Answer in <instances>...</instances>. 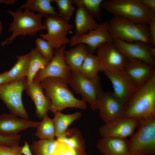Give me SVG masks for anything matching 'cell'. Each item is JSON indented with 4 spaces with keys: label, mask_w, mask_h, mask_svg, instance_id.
<instances>
[{
    "label": "cell",
    "mask_w": 155,
    "mask_h": 155,
    "mask_svg": "<svg viewBox=\"0 0 155 155\" xmlns=\"http://www.w3.org/2000/svg\"><path fill=\"white\" fill-rule=\"evenodd\" d=\"M113 43L128 59L139 60L155 66L154 58L150 53V44L142 42H130L114 38Z\"/></svg>",
    "instance_id": "2e32d148"
},
{
    "label": "cell",
    "mask_w": 155,
    "mask_h": 155,
    "mask_svg": "<svg viewBox=\"0 0 155 155\" xmlns=\"http://www.w3.org/2000/svg\"><path fill=\"white\" fill-rule=\"evenodd\" d=\"M40 122L19 118L11 113H3L0 115V134L7 136L16 135L27 129L37 128Z\"/></svg>",
    "instance_id": "ac0fdd59"
},
{
    "label": "cell",
    "mask_w": 155,
    "mask_h": 155,
    "mask_svg": "<svg viewBox=\"0 0 155 155\" xmlns=\"http://www.w3.org/2000/svg\"><path fill=\"white\" fill-rule=\"evenodd\" d=\"M30 55L29 53L23 55L18 56L15 64L9 71H5L9 82L26 77Z\"/></svg>",
    "instance_id": "d4e9b609"
},
{
    "label": "cell",
    "mask_w": 155,
    "mask_h": 155,
    "mask_svg": "<svg viewBox=\"0 0 155 155\" xmlns=\"http://www.w3.org/2000/svg\"><path fill=\"white\" fill-rule=\"evenodd\" d=\"M40 84L44 94L51 102L50 111L54 113L68 108L82 109L86 108V102L75 97L63 79L49 78L43 80Z\"/></svg>",
    "instance_id": "7a4b0ae2"
},
{
    "label": "cell",
    "mask_w": 155,
    "mask_h": 155,
    "mask_svg": "<svg viewBox=\"0 0 155 155\" xmlns=\"http://www.w3.org/2000/svg\"><path fill=\"white\" fill-rule=\"evenodd\" d=\"M127 59V63L123 69L137 88L155 75L154 66L139 60Z\"/></svg>",
    "instance_id": "e0dca14e"
},
{
    "label": "cell",
    "mask_w": 155,
    "mask_h": 155,
    "mask_svg": "<svg viewBox=\"0 0 155 155\" xmlns=\"http://www.w3.org/2000/svg\"><path fill=\"white\" fill-rule=\"evenodd\" d=\"M53 119L55 130V137H57L65 132L69 126L73 122L79 119L81 116L80 112H76L70 114H65L61 112L54 113Z\"/></svg>",
    "instance_id": "cb8c5ba5"
},
{
    "label": "cell",
    "mask_w": 155,
    "mask_h": 155,
    "mask_svg": "<svg viewBox=\"0 0 155 155\" xmlns=\"http://www.w3.org/2000/svg\"><path fill=\"white\" fill-rule=\"evenodd\" d=\"M154 155V154H148V155Z\"/></svg>",
    "instance_id": "ee69618b"
},
{
    "label": "cell",
    "mask_w": 155,
    "mask_h": 155,
    "mask_svg": "<svg viewBox=\"0 0 155 155\" xmlns=\"http://www.w3.org/2000/svg\"><path fill=\"white\" fill-rule=\"evenodd\" d=\"M114 38L110 33L108 21L100 24L97 28L80 35L72 36L69 39L71 46L83 44L88 47L90 53H93L101 45L113 42Z\"/></svg>",
    "instance_id": "8fae6325"
},
{
    "label": "cell",
    "mask_w": 155,
    "mask_h": 155,
    "mask_svg": "<svg viewBox=\"0 0 155 155\" xmlns=\"http://www.w3.org/2000/svg\"><path fill=\"white\" fill-rule=\"evenodd\" d=\"M108 22L109 32L114 38L127 42H142L150 44L148 25L115 16Z\"/></svg>",
    "instance_id": "5b68a950"
},
{
    "label": "cell",
    "mask_w": 155,
    "mask_h": 155,
    "mask_svg": "<svg viewBox=\"0 0 155 155\" xmlns=\"http://www.w3.org/2000/svg\"><path fill=\"white\" fill-rule=\"evenodd\" d=\"M57 141L51 140H39L32 142L30 147L35 155H52Z\"/></svg>",
    "instance_id": "f546056e"
},
{
    "label": "cell",
    "mask_w": 155,
    "mask_h": 155,
    "mask_svg": "<svg viewBox=\"0 0 155 155\" xmlns=\"http://www.w3.org/2000/svg\"><path fill=\"white\" fill-rule=\"evenodd\" d=\"M7 11L13 18L9 24L8 30L12 34L1 42L3 46L11 44L19 36H34L39 31L45 30L42 22L45 15L44 14H35L27 8L25 9L24 11L20 9L14 11L7 10Z\"/></svg>",
    "instance_id": "3957f363"
},
{
    "label": "cell",
    "mask_w": 155,
    "mask_h": 155,
    "mask_svg": "<svg viewBox=\"0 0 155 155\" xmlns=\"http://www.w3.org/2000/svg\"><path fill=\"white\" fill-rule=\"evenodd\" d=\"M37 51L43 56L50 61L54 55V49L49 43L42 38H37L35 40Z\"/></svg>",
    "instance_id": "836d02e7"
},
{
    "label": "cell",
    "mask_w": 155,
    "mask_h": 155,
    "mask_svg": "<svg viewBox=\"0 0 155 155\" xmlns=\"http://www.w3.org/2000/svg\"><path fill=\"white\" fill-rule=\"evenodd\" d=\"M21 139L19 134L7 136L0 134V145L5 146L18 145Z\"/></svg>",
    "instance_id": "d590c367"
},
{
    "label": "cell",
    "mask_w": 155,
    "mask_h": 155,
    "mask_svg": "<svg viewBox=\"0 0 155 155\" xmlns=\"http://www.w3.org/2000/svg\"><path fill=\"white\" fill-rule=\"evenodd\" d=\"M103 0H72L73 4L79 3L83 5L88 12L94 18H99L101 15V5Z\"/></svg>",
    "instance_id": "1f68e13d"
},
{
    "label": "cell",
    "mask_w": 155,
    "mask_h": 155,
    "mask_svg": "<svg viewBox=\"0 0 155 155\" xmlns=\"http://www.w3.org/2000/svg\"><path fill=\"white\" fill-rule=\"evenodd\" d=\"M57 141L52 155H87L85 150L72 148L63 142Z\"/></svg>",
    "instance_id": "d6a6232c"
},
{
    "label": "cell",
    "mask_w": 155,
    "mask_h": 155,
    "mask_svg": "<svg viewBox=\"0 0 155 155\" xmlns=\"http://www.w3.org/2000/svg\"><path fill=\"white\" fill-rule=\"evenodd\" d=\"M56 3L60 16L68 22L70 20L75 10L72 0H52Z\"/></svg>",
    "instance_id": "4dcf8cb0"
},
{
    "label": "cell",
    "mask_w": 155,
    "mask_h": 155,
    "mask_svg": "<svg viewBox=\"0 0 155 155\" xmlns=\"http://www.w3.org/2000/svg\"><path fill=\"white\" fill-rule=\"evenodd\" d=\"M65 51L64 59L71 71H79L89 51L87 46L84 44H79Z\"/></svg>",
    "instance_id": "7402d4cb"
},
{
    "label": "cell",
    "mask_w": 155,
    "mask_h": 155,
    "mask_svg": "<svg viewBox=\"0 0 155 155\" xmlns=\"http://www.w3.org/2000/svg\"><path fill=\"white\" fill-rule=\"evenodd\" d=\"M100 71H102V69L98 58L96 55L89 52L79 72L87 77L95 79L99 78L98 74Z\"/></svg>",
    "instance_id": "4316f807"
},
{
    "label": "cell",
    "mask_w": 155,
    "mask_h": 155,
    "mask_svg": "<svg viewBox=\"0 0 155 155\" xmlns=\"http://www.w3.org/2000/svg\"><path fill=\"white\" fill-rule=\"evenodd\" d=\"M43 24L46 30L41 34V38L46 40L54 49L60 48L69 42L67 35L74 28L63 18L56 15H44Z\"/></svg>",
    "instance_id": "9c48e42d"
},
{
    "label": "cell",
    "mask_w": 155,
    "mask_h": 155,
    "mask_svg": "<svg viewBox=\"0 0 155 155\" xmlns=\"http://www.w3.org/2000/svg\"><path fill=\"white\" fill-rule=\"evenodd\" d=\"M96 51L102 71L123 69L126 64L127 58L117 48L113 42L101 45Z\"/></svg>",
    "instance_id": "4fadbf2b"
},
{
    "label": "cell",
    "mask_w": 155,
    "mask_h": 155,
    "mask_svg": "<svg viewBox=\"0 0 155 155\" xmlns=\"http://www.w3.org/2000/svg\"><path fill=\"white\" fill-rule=\"evenodd\" d=\"M37 128L35 135L39 140H51L55 137V130L53 119L47 114L42 119Z\"/></svg>",
    "instance_id": "f1b7e54d"
},
{
    "label": "cell",
    "mask_w": 155,
    "mask_h": 155,
    "mask_svg": "<svg viewBox=\"0 0 155 155\" xmlns=\"http://www.w3.org/2000/svg\"><path fill=\"white\" fill-rule=\"evenodd\" d=\"M125 105L109 91L102 90L97 99V109L105 123L123 117Z\"/></svg>",
    "instance_id": "7c38bea8"
},
{
    "label": "cell",
    "mask_w": 155,
    "mask_h": 155,
    "mask_svg": "<svg viewBox=\"0 0 155 155\" xmlns=\"http://www.w3.org/2000/svg\"><path fill=\"white\" fill-rule=\"evenodd\" d=\"M67 84L76 93L80 95L82 100L89 104L92 110L97 109L98 98L102 90L99 78L91 79L79 71H71Z\"/></svg>",
    "instance_id": "ba28073f"
},
{
    "label": "cell",
    "mask_w": 155,
    "mask_h": 155,
    "mask_svg": "<svg viewBox=\"0 0 155 155\" xmlns=\"http://www.w3.org/2000/svg\"><path fill=\"white\" fill-rule=\"evenodd\" d=\"M142 3L153 11L155 12V0H140Z\"/></svg>",
    "instance_id": "f35d334b"
},
{
    "label": "cell",
    "mask_w": 155,
    "mask_h": 155,
    "mask_svg": "<svg viewBox=\"0 0 155 155\" xmlns=\"http://www.w3.org/2000/svg\"><path fill=\"white\" fill-rule=\"evenodd\" d=\"M97 147L103 155H130L128 140L126 138L102 137L98 141Z\"/></svg>",
    "instance_id": "ffe728a7"
},
{
    "label": "cell",
    "mask_w": 155,
    "mask_h": 155,
    "mask_svg": "<svg viewBox=\"0 0 155 155\" xmlns=\"http://www.w3.org/2000/svg\"><path fill=\"white\" fill-rule=\"evenodd\" d=\"M25 90L35 104L36 115L42 119L50 110V100L44 92L40 83L32 81L26 87Z\"/></svg>",
    "instance_id": "d6986e66"
},
{
    "label": "cell",
    "mask_w": 155,
    "mask_h": 155,
    "mask_svg": "<svg viewBox=\"0 0 155 155\" xmlns=\"http://www.w3.org/2000/svg\"><path fill=\"white\" fill-rule=\"evenodd\" d=\"M148 25L150 44L152 46H155V15L152 18Z\"/></svg>",
    "instance_id": "8d00e7d4"
},
{
    "label": "cell",
    "mask_w": 155,
    "mask_h": 155,
    "mask_svg": "<svg viewBox=\"0 0 155 155\" xmlns=\"http://www.w3.org/2000/svg\"><path fill=\"white\" fill-rule=\"evenodd\" d=\"M17 0H0V4L13 5L17 1Z\"/></svg>",
    "instance_id": "60d3db41"
},
{
    "label": "cell",
    "mask_w": 155,
    "mask_h": 155,
    "mask_svg": "<svg viewBox=\"0 0 155 155\" xmlns=\"http://www.w3.org/2000/svg\"><path fill=\"white\" fill-rule=\"evenodd\" d=\"M75 19V33L74 35H80L97 28L100 24L88 12L82 5L76 3Z\"/></svg>",
    "instance_id": "44dd1931"
},
{
    "label": "cell",
    "mask_w": 155,
    "mask_h": 155,
    "mask_svg": "<svg viewBox=\"0 0 155 155\" xmlns=\"http://www.w3.org/2000/svg\"><path fill=\"white\" fill-rule=\"evenodd\" d=\"M21 151L24 155H35L32 152L28 143L26 141L24 145L21 146Z\"/></svg>",
    "instance_id": "74e56055"
},
{
    "label": "cell",
    "mask_w": 155,
    "mask_h": 155,
    "mask_svg": "<svg viewBox=\"0 0 155 155\" xmlns=\"http://www.w3.org/2000/svg\"><path fill=\"white\" fill-rule=\"evenodd\" d=\"M139 121L138 119L122 117L100 126L99 132L102 137L126 138L134 132Z\"/></svg>",
    "instance_id": "9a60e30c"
},
{
    "label": "cell",
    "mask_w": 155,
    "mask_h": 155,
    "mask_svg": "<svg viewBox=\"0 0 155 155\" xmlns=\"http://www.w3.org/2000/svg\"><path fill=\"white\" fill-rule=\"evenodd\" d=\"M29 53L26 86L32 82L37 73L44 68L50 61L41 55L36 48L32 49Z\"/></svg>",
    "instance_id": "603a6c76"
},
{
    "label": "cell",
    "mask_w": 155,
    "mask_h": 155,
    "mask_svg": "<svg viewBox=\"0 0 155 155\" xmlns=\"http://www.w3.org/2000/svg\"><path fill=\"white\" fill-rule=\"evenodd\" d=\"M3 29V26L0 20V34L2 33Z\"/></svg>",
    "instance_id": "7bdbcfd3"
},
{
    "label": "cell",
    "mask_w": 155,
    "mask_h": 155,
    "mask_svg": "<svg viewBox=\"0 0 155 155\" xmlns=\"http://www.w3.org/2000/svg\"><path fill=\"white\" fill-rule=\"evenodd\" d=\"M9 82L5 71L0 73V85Z\"/></svg>",
    "instance_id": "ab89813d"
},
{
    "label": "cell",
    "mask_w": 155,
    "mask_h": 155,
    "mask_svg": "<svg viewBox=\"0 0 155 155\" xmlns=\"http://www.w3.org/2000/svg\"><path fill=\"white\" fill-rule=\"evenodd\" d=\"M150 53L151 56L153 58L155 57V47L154 46H152L150 49Z\"/></svg>",
    "instance_id": "b9f144b4"
},
{
    "label": "cell",
    "mask_w": 155,
    "mask_h": 155,
    "mask_svg": "<svg viewBox=\"0 0 155 155\" xmlns=\"http://www.w3.org/2000/svg\"><path fill=\"white\" fill-rule=\"evenodd\" d=\"M56 140L69 146L77 149L85 150V144L80 131L75 128L68 129Z\"/></svg>",
    "instance_id": "484cf974"
},
{
    "label": "cell",
    "mask_w": 155,
    "mask_h": 155,
    "mask_svg": "<svg viewBox=\"0 0 155 155\" xmlns=\"http://www.w3.org/2000/svg\"><path fill=\"white\" fill-rule=\"evenodd\" d=\"M155 116V75L137 87L125 106L123 117L138 120Z\"/></svg>",
    "instance_id": "6da1fadb"
},
{
    "label": "cell",
    "mask_w": 155,
    "mask_h": 155,
    "mask_svg": "<svg viewBox=\"0 0 155 155\" xmlns=\"http://www.w3.org/2000/svg\"><path fill=\"white\" fill-rule=\"evenodd\" d=\"M101 7L114 16L148 25L155 15V12L144 5L140 0L103 1Z\"/></svg>",
    "instance_id": "277c9868"
},
{
    "label": "cell",
    "mask_w": 155,
    "mask_h": 155,
    "mask_svg": "<svg viewBox=\"0 0 155 155\" xmlns=\"http://www.w3.org/2000/svg\"><path fill=\"white\" fill-rule=\"evenodd\" d=\"M65 45L56 49L53 56L47 65L36 74L33 81L40 83L45 79L51 77L60 78L67 84L71 70L64 59Z\"/></svg>",
    "instance_id": "30bf717a"
},
{
    "label": "cell",
    "mask_w": 155,
    "mask_h": 155,
    "mask_svg": "<svg viewBox=\"0 0 155 155\" xmlns=\"http://www.w3.org/2000/svg\"><path fill=\"white\" fill-rule=\"evenodd\" d=\"M104 72L111 83L113 94L125 105L137 88L135 84L123 69Z\"/></svg>",
    "instance_id": "5bb4252c"
},
{
    "label": "cell",
    "mask_w": 155,
    "mask_h": 155,
    "mask_svg": "<svg viewBox=\"0 0 155 155\" xmlns=\"http://www.w3.org/2000/svg\"><path fill=\"white\" fill-rule=\"evenodd\" d=\"M139 120L135 132L128 140L130 155L155 153V116Z\"/></svg>",
    "instance_id": "8992f818"
},
{
    "label": "cell",
    "mask_w": 155,
    "mask_h": 155,
    "mask_svg": "<svg viewBox=\"0 0 155 155\" xmlns=\"http://www.w3.org/2000/svg\"><path fill=\"white\" fill-rule=\"evenodd\" d=\"M21 148L19 145H0V155H24L21 152Z\"/></svg>",
    "instance_id": "e575fe53"
},
{
    "label": "cell",
    "mask_w": 155,
    "mask_h": 155,
    "mask_svg": "<svg viewBox=\"0 0 155 155\" xmlns=\"http://www.w3.org/2000/svg\"><path fill=\"white\" fill-rule=\"evenodd\" d=\"M27 84L26 77L0 85V99L10 113L21 118L29 119L23 103L22 93Z\"/></svg>",
    "instance_id": "52a82bcc"
},
{
    "label": "cell",
    "mask_w": 155,
    "mask_h": 155,
    "mask_svg": "<svg viewBox=\"0 0 155 155\" xmlns=\"http://www.w3.org/2000/svg\"><path fill=\"white\" fill-rule=\"evenodd\" d=\"M52 2V0H28L20 6V8L28 9L45 15H56L60 16L58 13L55 11V7L51 5Z\"/></svg>",
    "instance_id": "83f0119b"
}]
</instances>
